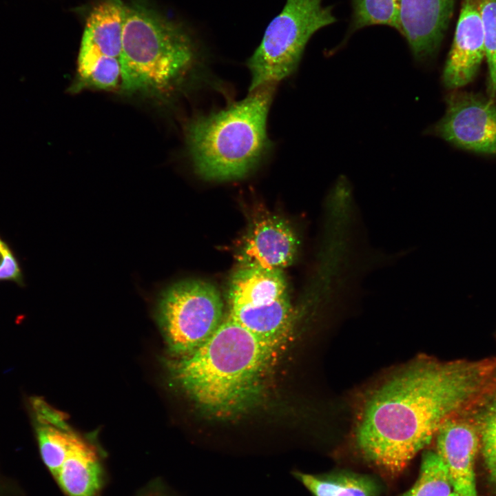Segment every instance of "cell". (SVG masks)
I'll return each instance as SVG.
<instances>
[{
  "label": "cell",
  "mask_w": 496,
  "mask_h": 496,
  "mask_svg": "<svg viewBox=\"0 0 496 496\" xmlns=\"http://www.w3.org/2000/svg\"><path fill=\"white\" fill-rule=\"evenodd\" d=\"M496 371L488 360H420L389 376L365 397L356 419V446L369 462L403 471L450 417L475 402Z\"/></svg>",
  "instance_id": "cell-1"
},
{
  "label": "cell",
  "mask_w": 496,
  "mask_h": 496,
  "mask_svg": "<svg viewBox=\"0 0 496 496\" xmlns=\"http://www.w3.org/2000/svg\"><path fill=\"white\" fill-rule=\"evenodd\" d=\"M272 351L227 316L200 346L170 362V375L198 407L229 417L257 397Z\"/></svg>",
  "instance_id": "cell-2"
},
{
  "label": "cell",
  "mask_w": 496,
  "mask_h": 496,
  "mask_svg": "<svg viewBox=\"0 0 496 496\" xmlns=\"http://www.w3.org/2000/svg\"><path fill=\"white\" fill-rule=\"evenodd\" d=\"M276 84L262 85L225 109L188 122L185 140L196 172L210 180L244 177L269 151L267 121Z\"/></svg>",
  "instance_id": "cell-3"
},
{
  "label": "cell",
  "mask_w": 496,
  "mask_h": 496,
  "mask_svg": "<svg viewBox=\"0 0 496 496\" xmlns=\"http://www.w3.org/2000/svg\"><path fill=\"white\" fill-rule=\"evenodd\" d=\"M128 92L174 90L205 67V56L183 25L139 4L125 5L120 56Z\"/></svg>",
  "instance_id": "cell-4"
},
{
  "label": "cell",
  "mask_w": 496,
  "mask_h": 496,
  "mask_svg": "<svg viewBox=\"0 0 496 496\" xmlns=\"http://www.w3.org/2000/svg\"><path fill=\"white\" fill-rule=\"evenodd\" d=\"M322 2L286 0L247 61L251 76L249 92L262 85L276 84L293 74L312 36L337 21L333 6H324Z\"/></svg>",
  "instance_id": "cell-5"
},
{
  "label": "cell",
  "mask_w": 496,
  "mask_h": 496,
  "mask_svg": "<svg viewBox=\"0 0 496 496\" xmlns=\"http://www.w3.org/2000/svg\"><path fill=\"white\" fill-rule=\"evenodd\" d=\"M223 303L210 283L187 280L161 295L157 320L170 353L180 358L205 342L223 320Z\"/></svg>",
  "instance_id": "cell-6"
},
{
  "label": "cell",
  "mask_w": 496,
  "mask_h": 496,
  "mask_svg": "<svg viewBox=\"0 0 496 496\" xmlns=\"http://www.w3.org/2000/svg\"><path fill=\"white\" fill-rule=\"evenodd\" d=\"M442 118L431 132L473 152L496 154V105L492 100L455 92L446 99Z\"/></svg>",
  "instance_id": "cell-7"
},
{
  "label": "cell",
  "mask_w": 496,
  "mask_h": 496,
  "mask_svg": "<svg viewBox=\"0 0 496 496\" xmlns=\"http://www.w3.org/2000/svg\"><path fill=\"white\" fill-rule=\"evenodd\" d=\"M436 453L444 463L453 491L460 496H478L474 464L479 437L465 411L445 420L436 434Z\"/></svg>",
  "instance_id": "cell-8"
},
{
  "label": "cell",
  "mask_w": 496,
  "mask_h": 496,
  "mask_svg": "<svg viewBox=\"0 0 496 496\" xmlns=\"http://www.w3.org/2000/svg\"><path fill=\"white\" fill-rule=\"evenodd\" d=\"M485 57L480 0H462L453 41L442 79L449 89L469 83Z\"/></svg>",
  "instance_id": "cell-9"
},
{
  "label": "cell",
  "mask_w": 496,
  "mask_h": 496,
  "mask_svg": "<svg viewBox=\"0 0 496 496\" xmlns=\"http://www.w3.org/2000/svg\"><path fill=\"white\" fill-rule=\"evenodd\" d=\"M298 244L286 221L274 216L264 217L245 236L238 256L239 267L283 271L293 262Z\"/></svg>",
  "instance_id": "cell-10"
},
{
  "label": "cell",
  "mask_w": 496,
  "mask_h": 496,
  "mask_svg": "<svg viewBox=\"0 0 496 496\" xmlns=\"http://www.w3.org/2000/svg\"><path fill=\"white\" fill-rule=\"evenodd\" d=\"M456 0H402L401 34L415 59L424 61L438 50Z\"/></svg>",
  "instance_id": "cell-11"
},
{
  "label": "cell",
  "mask_w": 496,
  "mask_h": 496,
  "mask_svg": "<svg viewBox=\"0 0 496 496\" xmlns=\"http://www.w3.org/2000/svg\"><path fill=\"white\" fill-rule=\"evenodd\" d=\"M124 17L125 4L121 0H103L91 10L82 36L78 73L101 55L120 60Z\"/></svg>",
  "instance_id": "cell-12"
},
{
  "label": "cell",
  "mask_w": 496,
  "mask_h": 496,
  "mask_svg": "<svg viewBox=\"0 0 496 496\" xmlns=\"http://www.w3.org/2000/svg\"><path fill=\"white\" fill-rule=\"evenodd\" d=\"M54 476L67 496H96L102 485L103 468L94 447L77 434Z\"/></svg>",
  "instance_id": "cell-13"
},
{
  "label": "cell",
  "mask_w": 496,
  "mask_h": 496,
  "mask_svg": "<svg viewBox=\"0 0 496 496\" xmlns=\"http://www.w3.org/2000/svg\"><path fill=\"white\" fill-rule=\"evenodd\" d=\"M228 316L273 350L291 326L292 307L287 294L264 305L231 306Z\"/></svg>",
  "instance_id": "cell-14"
},
{
  "label": "cell",
  "mask_w": 496,
  "mask_h": 496,
  "mask_svg": "<svg viewBox=\"0 0 496 496\" xmlns=\"http://www.w3.org/2000/svg\"><path fill=\"white\" fill-rule=\"evenodd\" d=\"M283 271L240 267L233 274L229 289L231 306H260L287 295Z\"/></svg>",
  "instance_id": "cell-15"
},
{
  "label": "cell",
  "mask_w": 496,
  "mask_h": 496,
  "mask_svg": "<svg viewBox=\"0 0 496 496\" xmlns=\"http://www.w3.org/2000/svg\"><path fill=\"white\" fill-rule=\"evenodd\" d=\"M37 429L41 458L54 475L64 462L77 435L60 413L39 403Z\"/></svg>",
  "instance_id": "cell-16"
},
{
  "label": "cell",
  "mask_w": 496,
  "mask_h": 496,
  "mask_svg": "<svg viewBox=\"0 0 496 496\" xmlns=\"http://www.w3.org/2000/svg\"><path fill=\"white\" fill-rule=\"evenodd\" d=\"M468 411L478 432L486 468L496 484V371Z\"/></svg>",
  "instance_id": "cell-17"
},
{
  "label": "cell",
  "mask_w": 496,
  "mask_h": 496,
  "mask_svg": "<svg viewBox=\"0 0 496 496\" xmlns=\"http://www.w3.org/2000/svg\"><path fill=\"white\" fill-rule=\"evenodd\" d=\"M294 475L313 496H377L376 485L364 476L354 474L315 475L298 471Z\"/></svg>",
  "instance_id": "cell-18"
},
{
  "label": "cell",
  "mask_w": 496,
  "mask_h": 496,
  "mask_svg": "<svg viewBox=\"0 0 496 496\" xmlns=\"http://www.w3.org/2000/svg\"><path fill=\"white\" fill-rule=\"evenodd\" d=\"M352 12L347 37L369 26L381 25L401 33L402 0H351Z\"/></svg>",
  "instance_id": "cell-19"
},
{
  "label": "cell",
  "mask_w": 496,
  "mask_h": 496,
  "mask_svg": "<svg viewBox=\"0 0 496 496\" xmlns=\"http://www.w3.org/2000/svg\"><path fill=\"white\" fill-rule=\"evenodd\" d=\"M452 490L444 463L436 451H428L423 455L417 480L402 496H449Z\"/></svg>",
  "instance_id": "cell-20"
},
{
  "label": "cell",
  "mask_w": 496,
  "mask_h": 496,
  "mask_svg": "<svg viewBox=\"0 0 496 496\" xmlns=\"http://www.w3.org/2000/svg\"><path fill=\"white\" fill-rule=\"evenodd\" d=\"M485 57L488 63V90L496 97V0H480Z\"/></svg>",
  "instance_id": "cell-21"
},
{
  "label": "cell",
  "mask_w": 496,
  "mask_h": 496,
  "mask_svg": "<svg viewBox=\"0 0 496 496\" xmlns=\"http://www.w3.org/2000/svg\"><path fill=\"white\" fill-rule=\"evenodd\" d=\"M121 75V66L118 58L101 55L96 57L83 74L81 82L102 90L114 88Z\"/></svg>",
  "instance_id": "cell-22"
},
{
  "label": "cell",
  "mask_w": 496,
  "mask_h": 496,
  "mask_svg": "<svg viewBox=\"0 0 496 496\" xmlns=\"http://www.w3.org/2000/svg\"><path fill=\"white\" fill-rule=\"evenodd\" d=\"M21 278L20 269L7 245L0 238V280H17Z\"/></svg>",
  "instance_id": "cell-23"
},
{
  "label": "cell",
  "mask_w": 496,
  "mask_h": 496,
  "mask_svg": "<svg viewBox=\"0 0 496 496\" xmlns=\"http://www.w3.org/2000/svg\"><path fill=\"white\" fill-rule=\"evenodd\" d=\"M449 496H460V495L453 491V493H451L450 494Z\"/></svg>",
  "instance_id": "cell-24"
},
{
  "label": "cell",
  "mask_w": 496,
  "mask_h": 496,
  "mask_svg": "<svg viewBox=\"0 0 496 496\" xmlns=\"http://www.w3.org/2000/svg\"><path fill=\"white\" fill-rule=\"evenodd\" d=\"M152 496H156V495H152Z\"/></svg>",
  "instance_id": "cell-25"
}]
</instances>
